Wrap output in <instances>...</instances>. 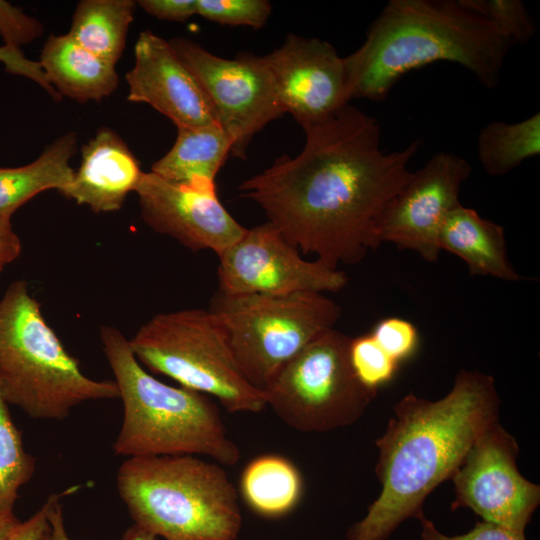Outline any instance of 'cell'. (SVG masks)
I'll list each match as a JSON object with an SVG mask.
<instances>
[{"mask_svg": "<svg viewBox=\"0 0 540 540\" xmlns=\"http://www.w3.org/2000/svg\"><path fill=\"white\" fill-rule=\"evenodd\" d=\"M304 131L298 155L277 158L239 189L303 254L333 269L359 263L379 247L376 220L411 177L421 142L384 152L378 120L350 104Z\"/></svg>", "mask_w": 540, "mask_h": 540, "instance_id": "1", "label": "cell"}, {"mask_svg": "<svg viewBox=\"0 0 540 540\" xmlns=\"http://www.w3.org/2000/svg\"><path fill=\"white\" fill-rule=\"evenodd\" d=\"M494 378L461 370L443 398L407 394L376 441L378 497L346 532L347 540H387L407 519L424 517L427 496L451 479L478 437L498 420Z\"/></svg>", "mask_w": 540, "mask_h": 540, "instance_id": "2", "label": "cell"}, {"mask_svg": "<svg viewBox=\"0 0 540 540\" xmlns=\"http://www.w3.org/2000/svg\"><path fill=\"white\" fill-rule=\"evenodd\" d=\"M512 45L467 0H390L345 57L352 99L382 101L404 74L440 61L495 88Z\"/></svg>", "mask_w": 540, "mask_h": 540, "instance_id": "3", "label": "cell"}, {"mask_svg": "<svg viewBox=\"0 0 540 540\" xmlns=\"http://www.w3.org/2000/svg\"><path fill=\"white\" fill-rule=\"evenodd\" d=\"M100 340L123 405L122 424L112 445L116 455L208 456L226 466L239 461L240 449L211 397L155 378L117 328L102 326Z\"/></svg>", "mask_w": 540, "mask_h": 540, "instance_id": "4", "label": "cell"}, {"mask_svg": "<svg viewBox=\"0 0 540 540\" xmlns=\"http://www.w3.org/2000/svg\"><path fill=\"white\" fill-rule=\"evenodd\" d=\"M117 490L137 526L163 540H236L238 493L217 462L193 455L131 457Z\"/></svg>", "mask_w": 540, "mask_h": 540, "instance_id": "5", "label": "cell"}, {"mask_svg": "<svg viewBox=\"0 0 540 540\" xmlns=\"http://www.w3.org/2000/svg\"><path fill=\"white\" fill-rule=\"evenodd\" d=\"M0 384L7 403L35 419L63 420L81 403L119 399L114 380L81 370L22 280L0 300Z\"/></svg>", "mask_w": 540, "mask_h": 540, "instance_id": "6", "label": "cell"}, {"mask_svg": "<svg viewBox=\"0 0 540 540\" xmlns=\"http://www.w3.org/2000/svg\"><path fill=\"white\" fill-rule=\"evenodd\" d=\"M142 366L180 386L216 399L230 413L267 408L265 393L246 379L224 326L209 309L160 313L129 340Z\"/></svg>", "mask_w": 540, "mask_h": 540, "instance_id": "7", "label": "cell"}, {"mask_svg": "<svg viewBox=\"0 0 540 540\" xmlns=\"http://www.w3.org/2000/svg\"><path fill=\"white\" fill-rule=\"evenodd\" d=\"M221 321L234 358L255 388L264 392L276 374L341 316L323 293L224 294L208 308Z\"/></svg>", "mask_w": 540, "mask_h": 540, "instance_id": "8", "label": "cell"}, {"mask_svg": "<svg viewBox=\"0 0 540 540\" xmlns=\"http://www.w3.org/2000/svg\"><path fill=\"white\" fill-rule=\"evenodd\" d=\"M350 340L333 328L308 344L264 390L267 407L304 433L329 432L358 421L377 393L356 377Z\"/></svg>", "mask_w": 540, "mask_h": 540, "instance_id": "9", "label": "cell"}, {"mask_svg": "<svg viewBox=\"0 0 540 540\" xmlns=\"http://www.w3.org/2000/svg\"><path fill=\"white\" fill-rule=\"evenodd\" d=\"M169 42L206 93L232 142L230 155L245 158L253 137L285 114L262 56L239 53L227 59L187 38Z\"/></svg>", "mask_w": 540, "mask_h": 540, "instance_id": "10", "label": "cell"}, {"mask_svg": "<svg viewBox=\"0 0 540 540\" xmlns=\"http://www.w3.org/2000/svg\"><path fill=\"white\" fill-rule=\"evenodd\" d=\"M518 454L516 439L499 420L491 424L451 477V510L469 508L483 521L525 535L540 504V486L522 476Z\"/></svg>", "mask_w": 540, "mask_h": 540, "instance_id": "11", "label": "cell"}, {"mask_svg": "<svg viewBox=\"0 0 540 540\" xmlns=\"http://www.w3.org/2000/svg\"><path fill=\"white\" fill-rule=\"evenodd\" d=\"M218 257V291L229 295L324 294L343 289L348 281L341 270L317 259H303L299 250L268 221L246 229Z\"/></svg>", "mask_w": 540, "mask_h": 540, "instance_id": "12", "label": "cell"}, {"mask_svg": "<svg viewBox=\"0 0 540 540\" xmlns=\"http://www.w3.org/2000/svg\"><path fill=\"white\" fill-rule=\"evenodd\" d=\"M471 172V165L460 155L434 154L382 209L375 224L378 242L393 243L435 262L440 253L439 230L461 204L460 189Z\"/></svg>", "mask_w": 540, "mask_h": 540, "instance_id": "13", "label": "cell"}, {"mask_svg": "<svg viewBox=\"0 0 540 540\" xmlns=\"http://www.w3.org/2000/svg\"><path fill=\"white\" fill-rule=\"evenodd\" d=\"M135 193L144 222L192 251L219 256L247 229L219 201L215 181L178 183L143 172Z\"/></svg>", "mask_w": 540, "mask_h": 540, "instance_id": "14", "label": "cell"}, {"mask_svg": "<svg viewBox=\"0 0 540 540\" xmlns=\"http://www.w3.org/2000/svg\"><path fill=\"white\" fill-rule=\"evenodd\" d=\"M262 58L284 112L303 129L336 114L352 99L345 57L327 41L289 34Z\"/></svg>", "mask_w": 540, "mask_h": 540, "instance_id": "15", "label": "cell"}, {"mask_svg": "<svg viewBox=\"0 0 540 540\" xmlns=\"http://www.w3.org/2000/svg\"><path fill=\"white\" fill-rule=\"evenodd\" d=\"M134 56V66L125 77L129 101L152 106L177 128L218 124L202 86L169 41L144 30Z\"/></svg>", "mask_w": 540, "mask_h": 540, "instance_id": "16", "label": "cell"}, {"mask_svg": "<svg viewBox=\"0 0 540 540\" xmlns=\"http://www.w3.org/2000/svg\"><path fill=\"white\" fill-rule=\"evenodd\" d=\"M143 171L125 141L110 128H100L82 147L81 163L62 194L95 213L119 210Z\"/></svg>", "mask_w": 540, "mask_h": 540, "instance_id": "17", "label": "cell"}, {"mask_svg": "<svg viewBox=\"0 0 540 540\" xmlns=\"http://www.w3.org/2000/svg\"><path fill=\"white\" fill-rule=\"evenodd\" d=\"M439 250L448 251L468 266L471 275L519 281L506 248L504 228L462 204L445 218L438 234Z\"/></svg>", "mask_w": 540, "mask_h": 540, "instance_id": "18", "label": "cell"}, {"mask_svg": "<svg viewBox=\"0 0 540 540\" xmlns=\"http://www.w3.org/2000/svg\"><path fill=\"white\" fill-rule=\"evenodd\" d=\"M39 63L61 97L78 102L101 101L119 84L115 65L79 45L68 33L47 38Z\"/></svg>", "mask_w": 540, "mask_h": 540, "instance_id": "19", "label": "cell"}, {"mask_svg": "<svg viewBox=\"0 0 540 540\" xmlns=\"http://www.w3.org/2000/svg\"><path fill=\"white\" fill-rule=\"evenodd\" d=\"M75 132L53 141L33 162L11 168L0 167V217L14 212L37 194L56 189L63 194L74 170L70 161L77 150Z\"/></svg>", "mask_w": 540, "mask_h": 540, "instance_id": "20", "label": "cell"}, {"mask_svg": "<svg viewBox=\"0 0 540 540\" xmlns=\"http://www.w3.org/2000/svg\"><path fill=\"white\" fill-rule=\"evenodd\" d=\"M171 149L151 168L163 179L187 183L196 179L215 181L231 154L232 142L219 124L179 127Z\"/></svg>", "mask_w": 540, "mask_h": 540, "instance_id": "21", "label": "cell"}, {"mask_svg": "<svg viewBox=\"0 0 540 540\" xmlns=\"http://www.w3.org/2000/svg\"><path fill=\"white\" fill-rule=\"evenodd\" d=\"M303 478L284 456L264 454L252 459L240 477V493L248 507L266 518L291 512L303 495Z\"/></svg>", "mask_w": 540, "mask_h": 540, "instance_id": "22", "label": "cell"}, {"mask_svg": "<svg viewBox=\"0 0 540 540\" xmlns=\"http://www.w3.org/2000/svg\"><path fill=\"white\" fill-rule=\"evenodd\" d=\"M135 7L132 0H82L68 34L88 51L116 65L126 46Z\"/></svg>", "mask_w": 540, "mask_h": 540, "instance_id": "23", "label": "cell"}, {"mask_svg": "<svg viewBox=\"0 0 540 540\" xmlns=\"http://www.w3.org/2000/svg\"><path fill=\"white\" fill-rule=\"evenodd\" d=\"M539 153V112L515 123L490 122L477 137L478 160L491 176H503Z\"/></svg>", "mask_w": 540, "mask_h": 540, "instance_id": "24", "label": "cell"}, {"mask_svg": "<svg viewBox=\"0 0 540 540\" xmlns=\"http://www.w3.org/2000/svg\"><path fill=\"white\" fill-rule=\"evenodd\" d=\"M0 384V514H14L20 489L32 478L36 459L23 444Z\"/></svg>", "mask_w": 540, "mask_h": 540, "instance_id": "25", "label": "cell"}, {"mask_svg": "<svg viewBox=\"0 0 540 540\" xmlns=\"http://www.w3.org/2000/svg\"><path fill=\"white\" fill-rule=\"evenodd\" d=\"M349 357L358 380L376 393L381 386L393 379L399 365L370 333L351 338Z\"/></svg>", "mask_w": 540, "mask_h": 540, "instance_id": "26", "label": "cell"}, {"mask_svg": "<svg viewBox=\"0 0 540 540\" xmlns=\"http://www.w3.org/2000/svg\"><path fill=\"white\" fill-rule=\"evenodd\" d=\"M512 43H527L535 33L534 22L520 0H467Z\"/></svg>", "mask_w": 540, "mask_h": 540, "instance_id": "27", "label": "cell"}, {"mask_svg": "<svg viewBox=\"0 0 540 540\" xmlns=\"http://www.w3.org/2000/svg\"><path fill=\"white\" fill-rule=\"evenodd\" d=\"M272 11L266 0H197V14L220 24L261 28Z\"/></svg>", "mask_w": 540, "mask_h": 540, "instance_id": "28", "label": "cell"}, {"mask_svg": "<svg viewBox=\"0 0 540 540\" xmlns=\"http://www.w3.org/2000/svg\"><path fill=\"white\" fill-rule=\"evenodd\" d=\"M370 334L397 363L410 358L419 344L416 326L400 317L382 319L374 326Z\"/></svg>", "mask_w": 540, "mask_h": 540, "instance_id": "29", "label": "cell"}, {"mask_svg": "<svg viewBox=\"0 0 540 540\" xmlns=\"http://www.w3.org/2000/svg\"><path fill=\"white\" fill-rule=\"evenodd\" d=\"M43 32L44 27L40 21L7 1L0 0V36L4 45L20 49L40 38Z\"/></svg>", "mask_w": 540, "mask_h": 540, "instance_id": "30", "label": "cell"}, {"mask_svg": "<svg viewBox=\"0 0 540 540\" xmlns=\"http://www.w3.org/2000/svg\"><path fill=\"white\" fill-rule=\"evenodd\" d=\"M419 540H526L525 535L515 533L488 521H479L467 533L448 536L437 529L434 522L422 517Z\"/></svg>", "mask_w": 540, "mask_h": 540, "instance_id": "31", "label": "cell"}, {"mask_svg": "<svg viewBox=\"0 0 540 540\" xmlns=\"http://www.w3.org/2000/svg\"><path fill=\"white\" fill-rule=\"evenodd\" d=\"M0 62L4 64L7 72L21 75L34 81L54 100H61L62 97L60 94L47 80L39 61L26 58L21 49H15L6 45L1 46Z\"/></svg>", "mask_w": 540, "mask_h": 540, "instance_id": "32", "label": "cell"}, {"mask_svg": "<svg viewBox=\"0 0 540 540\" xmlns=\"http://www.w3.org/2000/svg\"><path fill=\"white\" fill-rule=\"evenodd\" d=\"M76 487L57 493L49 510V527L40 540H70L64 525L62 499L76 491ZM122 540H159L157 536L149 531L133 524L123 534Z\"/></svg>", "mask_w": 540, "mask_h": 540, "instance_id": "33", "label": "cell"}, {"mask_svg": "<svg viewBox=\"0 0 540 540\" xmlns=\"http://www.w3.org/2000/svg\"><path fill=\"white\" fill-rule=\"evenodd\" d=\"M137 3L160 20L184 22L197 14V0H140Z\"/></svg>", "mask_w": 540, "mask_h": 540, "instance_id": "34", "label": "cell"}, {"mask_svg": "<svg viewBox=\"0 0 540 540\" xmlns=\"http://www.w3.org/2000/svg\"><path fill=\"white\" fill-rule=\"evenodd\" d=\"M57 493L51 494L41 508L21 521L7 540H40L49 527V510Z\"/></svg>", "mask_w": 540, "mask_h": 540, "instance_id": "35", "label": "cell"}, {"mask_svg": "<svg viewBox=\"0 0 540 540\" xmlns=\"http://www.w3.org/2000/svg\"><path fill=\"white\" fill-rule=\"evenodd\" d=\"M11 217H0V272L20 255L22 249L21 240L13 229Z\"/></svg>", "mask_w": 540, "mask_h": 540, "instance_id": "36", "label": "cell"}, {"mask_svg": "<svg viewBox=\"0 0 540 540\" xmlns=\"http://www.w3.org/2000/svg\"><path fill=\"white\" fill-rule=\"evenodd\" d=\"M20 522L14 514H0V540H7Z\"/></svg>", "mask_w": 540, "mask_h": 540, "instance_id": "37", "label": "cell"}]
</instances>
